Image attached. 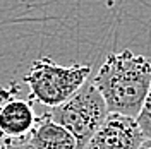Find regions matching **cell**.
Instances as JSON below:
<instances>
[{
    "instance_id": "1",
    "label": "cell",
    "mask_w": 151,
    "mask_h": 149,
    "mask_svg": "<svg viewBox=\"0 0 151 149\" xmlns=\"http://www.w3.org/2000/svg\"><path fill=\"white\" fill-rule=\"evenodd\" d=\"M91 81L108 112L137 117L151 84V60L127 48L108 53Z\"/></svg>"
},
{
    "instance_id": "2",
    "label": "cell",
    "mask_w": 151,
    "mask_h": 149,
    "mask_svg": "<svg viewBox=\"0 0 151 149\" xmlns=\"http://www.w3.org/2000/svg\"><path fill=\"white\" fill-rule=\"evenodd\" d=\"M89 64L58 65L50 57L35 60L24 74V82L29 87L33 101L45 106H58L67 101L72 94L89 79Z\"/></svg>"
},
{
    "instance_id": "3",
    "label": "cell",
    "mask_w": 151,
    "mask_h": 149,
    "mask_svg": "<svg viewBox=\"0 0 151 149\" xmlns=\"http://www.w3.org/2000/svg\"><path fill=\"white\" fill-rule=\"evenodd\" d=\"M108 115V108L101 93L93 81H86L67 101L52 106L50 117L64 125L77 140V148L84 149L89 139Z\"/></svg>"
},
{
    "instance_id": "4",
    "label": "cell",
    "mask_w": 151,
    "mask_h": 149,
    "mask_svg": "<svg viewBox=\"0 0 151 149\" xmlns=\"http://www.w3.org/2000/svg\"><path fill=\"white\" fill-rule=\"evenodd\" d=\"M144 139L136 117L108 112L84 149H137Z\"/></svg>"
},
{
    "instance_id": "5",
    "label": "cell",
    "mask_w": 151,
    "mask_h": 149,
    "mask_svg": "<svg viewBox=\"0 0 151 149\" xmlns=\"http://www.w3.org/2000/svg\"><path fill=\"white\" fill-rule=\"evenodd\" d=\"M36 122L33 103L9 98L0 106V132L5 144L28 142Z\"/></svg>"
},
{
    "instance_id": "6",
    "label": "cell",
    "mask_w": 151,
    "mask_h": 149,
    "mask_svg": "<svg viewBox=\"0 0 151 149\" xmlns=\"http://www.w3.org/2000/svg\"><path fill=\"white\" fill-rule=\"evenodd\" d=\"M28 144L33 149H79L76 137L64 125L53 120L50 113L36 117Z\"/></svg>"
},
{
    "instance_id": "7",
    "label": "cell",
    "mask_w": 151,
    "mask_h": 149,
    "mask_svg": "<svg viewBox=\"0 0 151 149\" xmlns=\"http://www.w3.org/2000/svg\"><path fill=\"white\" fill-rule=\"evenodd\" d=\"M136 120L139 123L142 134H144L146 137H151V84H150L148 93H146V98H144V101H142L141 110H139L137 117H136Z\"/></svg>"
},
{
    "instance_id": "8",
    "label": "cell",
    "mask_w": 151,
    "mask_h": 149,
    "mask_svg": "<svg viewBox=\"0 0 151 149\" xmlns=\"http://www.w3.org/2000/svg\"><path fill=\"white\" fill-rule=\"evenodd\" d=\"M7 149H33L28 142H21V144H7Z\"/></svg>"
},
{
    "instance_id": "9",
    "label": "cell",
    "mask_w": 151,
    "mask_h": 149,
    "mask_svg": "<svg viewBox=\"0 0 151 149\" xmlns=\"http://www.w3.org/2000/svg\"><path fill=\"white\" fill-rule=\"evenodd\" d=\"M137 149H151V137H146V139L142 140V144Z\"/></svg>"
},
{
    "instance_id": "10",
    "label": "cell",
    "mask_w": 151,
    "mask_h": 149,
    "mask_svg": "<svg viewBox=\"0 0 151 149\" xmlns=\"http://www.w3.org/2000/svg\"><path fill=\"white\" fill-rule=\"evenodd\" d=\"M105 2H106V7H110V9H112L113 4H115V0H105Z\"/></svg>"
},
{
    "instance_id": "11",
    "label": "cell",
    "mask_w": 151,
    "mask_h": 149,
    "mask_svg": "<svg viewBox=\"0 0 151 149\" xmlns=\"http://www.w3.org/2000/svg\"><path fill=\"white\" fill-rule=\"evenodd\" d=\"M0 149H7V144L5 142H0Z\"/></svg>"
},
{
    "instance_id": "12",
    "label": "cell",
    "mask_w": 151,
    "mask_h": 149,
    "mask_svg": "<svg viewBox=\"0 0 151 149\" xmlns=\"http://www.w3.org/2000/svg\"><path fill=\"white\" fill-rule=\"evenodd\" d=\"M0 142H4V137H2V132H0Z\"/></svg>"
}]
</instances>
